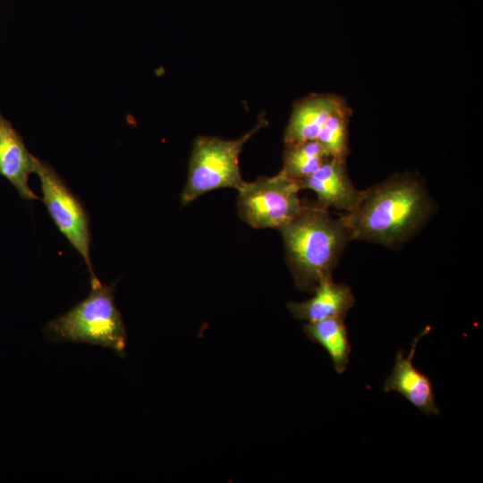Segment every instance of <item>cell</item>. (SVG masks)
<instances>
[{
    "instance_id": "cell-12",
    "label": "cell",
    "mask_w": 483,
    "mask_h": 483,
    "mask_svg": "<svg viewBox=\"0 0 483 483\" xmlns=\"http://www.w3.org/2000/svg\"><path fill=\"white\" fill-rule=\"evenodd\" d=\"M303 331L309 339L326 351L337 373L346 370L352 346L344 318H333L308 322L303 326Z\"/></svg>"
},
{
    "instance_id": "cell-2",
    "label": "cell",
    "mask_w": 483,
    "mask_h": 483,
    "mask_svg": "<svg viewBox=\"0 0 483 483\" xmlns=\"http://www.w3.org/2000/svg\"><path fill=\"white\" fill-rule=\"evenodd\" d=\"M295 284L314 291L332 271L351 241L341 217L334 218L319 206H304L291 221L278 228Z\"/></svg>"
},
{
    "instance_id": "cell-5",
    "label": "cell",
    "mask_w": 483,
    "mask_h": 483,
    "mask_svg": "<svg viewBox=\"0 0 483 483\" xmlns=\"http://www.w3.org/2000/svg\"><path fill=\"white\" fill-rule=\"evenodd\" d=\"M300 185L283 169L273 176L244 182L237 190L241 218L253 228H276L293 219L303 205Z\"/></svg>"
},
{
    "instance_id": "cell-13",
    "label": "cell",
    "mask_w": 483,
    "mask_h": 483,
    "mask_svg": "<svg viewBox=\"0 0 483 483\" xmlns=\"http://www.w3.org/2000/svg\"><path fill=\"white\" fill-rule=\"evenodd\" d=\"M326 158L317 140L285 146L283 170L299 182L314 174Z\"/></svg>"
},
{
    "instance_id": "cell-4",
    "label": "cell",
    "mask_w": 483,
    "mask_h": 483,
    "mask_svg": "<svg viewBox=\"0 0 483 483\" xmlns=\"http://www.w3.org/2000/svg\"><path fill=\"white\" fill-rule=\"evenodd\" d=\"M267 123V120L261 117L250 131L233 140L211 136L197 137L181 196L182 205L186 206L213 190H238L245 182L239 165L240 154L246 142Z\"/></svg>"
},
{
    "instance_id": "cell-10",
    "label": "cell",
    "mask_w": 483,
    "mask_h": 483,
    "mask_svg": "<svg viewBox=\"0 0 483 483\" xmlns=\"http://www.w3.org/2000/svg\"><path fill=\"white\" fill-rule=\"evenodd\" d=\"M344 103L343 97L334 94H313L300 99L285 128L284 145L317 140L329 116Z\"/></svg>"
},
{
    "instance_id": "cell-14",
    "label": "cell",
    "mask_w": 483,
    "mask_h": 483,
    "mask_svg": "<svg viewBox=\"0 0 483 483\" xmlns=\"http://www.w3.org/2000/svg\"><path fill=\"white\" fill-rule=\"evenodd\" d=\"M352 110L345 102L335 110L322 127L317 140L328 157L345 162L349 153L348 127Z\"/></svg>"
},
{
    "instance_id": "cell-6",
    "label": "cell",
    "mask_w": 483,
    "mask_h": 483,
    "mask_svg": "<svg viewBox=\"0 0 483 483\" xmlns=\"http://www.w3.org/2000/svg\"><path fill=\"white\" fill-rule=\"evenodd\" d=\"M33 173L39 178L43 193L41 200L55 226L82 257L90 278L97 276L89 252V218L83 205L49 164L37 157Z\"/></svg>"
},
{
    "instance_id": "cell-11",
    "label": "cell",
    "mask_w": 483,
    "mask_h": 483,
    "mask_svg": "<svg viewBox=\"0 0 483 483\" xmlns=\"http://www.w3.org/2000/svg\"><path fill=\"white\" fill-rule=\"evenodd\" d=\"M314 292L313 297L305 301L287 304L295 318L308 322L333 318H344L355 301L350 286L336 284L332 277L322 280Z\"/></svg>"
},
{
    "instance_id": "cell-1",
    "label": "cell",
    "mask_w": 483,
    "mask_h": 483,
    "mask_svg": "<svg viewBox=\"0 0 483 483\" xmlns=\"http://www.w3.org/2000/svg\"><path fill=\"white\" fill-rule=\"evenodd\" d=\"M431 201L415 177L395 175L366 191L355 208L341 216L351 241L385 245L407 239L428 218Z\"/></svg>"
},
{
    "instance_id": "cell-7",
    "label": "cell",
    "mask_w": 483,
    "mask_h": 483,
    "mask_svg": "<svg viewBox=\"0 0 483 483\" xmlns=\"http://www.w3.org/2000/svg\"><path fill=\"white\" fill-rule=\"evenodd\" d=\"M428 331V327L414 338L407 356L402 350L397 352L393 370L385 381L384 391L398 393L427 416H437L440 411L436 403L431 380L412 363L418 342Z\"/></svg>"
},
{
    "instance_id": "cell-3",
    "label": "cell",
    "mask_w": 483,
    "mask_h": 483,
    "mask_svg": "<svg viewBox=\"0 0 483 483\" xmlns=\"http://www.w3.org/2000/svg\"><path fill=\"white\" fill-rule=\"evenodd\" d=\"M90 289L83 301L49 321L44 332L55 342L99 345L123 357L127 331L115 305V284H104L95 276L90 278Z\"/></svg>"
},
{
    "instance_id": "cell-9",
    "label": "cell",
    "mask_w": 483,
    "mask_h": 483,
    "mask_svg": "<svg viewBox=\"0 0 483 483\" xmlns=\"http://www.w3.org/2000/svg\"><path fill=\"white\" fill-rule=\"evenodd\" d=\"M36 157L29 152L13 124L0 113V175L18 191L21 199H40L29 185Z\"/></svg>"
},
{
    "instance_id": "cell-8",
    "label": "cell",
    "mask_w": 483,
    "mask_h": 483,
    "mask_svg": "<svg viewBox=\"0 0 483 483\" xmlns=\"http://www.w3.org/2000/svg\"><path fill=\"white\" fill-rule=\"evenodd\" d=\"M301 189L313 191L318 206L333 208L345 213L352 211L359 202L361 191H358L348 176L345 162L328 157L311 175L298 182Z\"/></svg>"
}]
</instances>
